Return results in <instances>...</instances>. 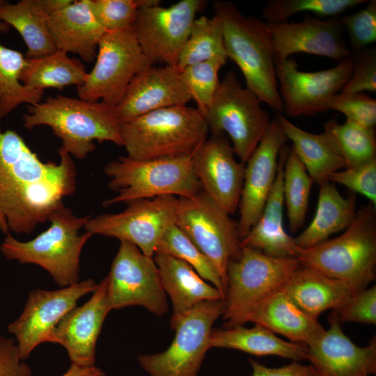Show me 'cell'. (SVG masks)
I'll return each mask as SVG.
<instances>
[{
	"instance_id": "6da1fadb",
	"label": "cell",
	"mask_w": 376,
	"mask_h": 376,
	"mask_svg": "<svg viewBox=\"0 0 376 376\" xmlns=\"http://www.w3.org/2000/svg\"><path fill=\"white\" fill-rule=\"evenodd\" d=\"M42 162L16 131L0 127V230L30 234L77 188L71 156Z\"/></svg>"
},
{
	"instance_id": "7a4b0ae2",
	"label": "cell",
	"mask_w": 376,
	"mask_h": 376,
	"mask_svg": "<svg viewBox=\"0 0 376 376\" xmlns=\"http://www.w3.org/2000/svg\"><path fill=\"white\" fill-rule=\"evenodd\" d=\"M27 108L22 115L23 126L28 130L49 126L61 140V148L78 159L95 149L94 141L123 146L120 124L113 109L102 102L56 95Z\"/></svg>"
},
{
	"instance_id": "3957f363",
	"label": "cell",
	"mask_w": 376,
	"mask_h": 376,
	"mask_svg": "<svg viewBox=\"0 0 376 376\" xmlns=\"http://www.w3.org/2000/svg\"><path fill=\"white\" fill-rule=\"evenodd\" d=\"M221 20L228 58L240 69L246 86L259 100L279 113L283 104L278 89L273 47L266 22L243 14L227 1L213 3Z\"/></svg>"
},
{
	"instance_id": "277c9868",
	"label": "cell",
	"mask_w": 376,
	"mask_h": 376,
	"mask_svg": "<svg viewBox=\"0 0 376 376\" xmlns=\"http://www.w3.org/2000/svg\"><path fill=\"white\" fill-rule=\"evenodd\" d=\"M208 131L199 111L187 105L163 108L120 124L123 146L136 159L192 156Z\"/></svg>"
},
{
	"instance_id": "5b68a950",
	"label": "cell",
	"mask_w": 376,
	"mask_h": 376,
	"mask_svg": "<svg viewBox=\"0 0 376 376\" xmlns=\"http://www.w3.org/2000/svg\"><path fill=\"white\" fill-rule=\"evenodd\" d=\"M91 216L77 217L58 205L50 214L49 227L30 241L22 242L8 233L0 246L1 253L10 260L35 264L49 272L61 287L79 281L80 255L92 235L79 234Z\"/></svg>"
},
{
	"instance_id": "8992f818",
	"label": "cell",
	"mask_w": 376,
	"mask_h": 376,
	"mask_svg": "<svg viewBox=\"0 0 376 376\" xmlns=\"http://www.w3.org/2000/svg\"><path fill=\"white\" fill-rule=\"evenodd\" d=\"M300 265L349 285L356 293L376 277V206L357 210L350 226L340 236L308 249H299Z\"/></svg>"
},
{
	"instance_id": "52a82bcc",
	"label": "cell",
	"mask_w": 376,
	"mask_h": 376,
	"mask_svg": "<svg viewBox=\"0 0 376 376\" xmlns=\"http://www.w3.org/2000/svg\"><path fill=\"white\" fill-rule=\"evenodd\" d=\"M191 157L136 159L120 156L110 161L104 171L109 178V188L118 194L102 205L162 196L196 195L202 188L194 174Z\"/></svg>"
},
{
	"instance_id": "ba28073f",
	"label": "cell",
	"mask_w": 376,
	"mask_h": 376,
	"mask_svg": "<svg viewBox=\"0 0 376 376\" xmlns=\"http://www.w3.org/2000/svg\"><path fill=\"white\" fill-rule=\"evenodd\" d=\"M299 265L297 258H272L242 246L240 257L227 266L224 328L248 322L257 306L282 288Z\"/></svg>"
},
{
	"instance_id": "9c48e42d",
	"label": "cell",
	"mask_w": 376,
	"mask_h": 376,
	"mask_svg": "<svg viewBox=\"0 0 376 376\" xmlns=\"http://www.w3.org/2000/svg\"><path fill=\"white\" fill-rule=\"evenodd\" d=\"M258 97L243 87L234 72L220 81L204 118L211 133L227 134L234 154L246 163L266 132L271 120Z\"/></svg>"
},
{
	"instance_id": "30bf717a",
	"label": "cell",
	"mask_w": 376,
	"mask_h": 376,
	"mask_svg": "<svg viewBox=\"0 0 376 376\" xmlns=\"http://www.w3.org/2000/svg\"><path fill=\"white\" fill-rule=\"evenodd\" d=\"M151 65L133 26L106 32L99 42L94 67L87 72L84 84L77 87L78 97L100 100L114 109L134 77Z\"/></svg>"
},
{
	"instance_id": "8fae6325",
	"label": "cell",
	"mask_w": 376,
	"mask_h": 376,
	"mask_svg": "<svg viewBox=\"0 0 376 376\" xmlns=\"http://www.w3.org/2000/svg\"><path fill=\"white\" fill-rule=\"evenodd\" d=\"M175 224L213 263L227 290L228 264L242 249L237 221L201 190L178 197Z\"/></svg>"
},
{
	"instance_id": "7c38bea8",
	"label": "cell",
	"mask_w": 376,
	"mask_h": 376,
	"mask_svg": "<svg viewBox=\"0 0 376 376\" xmlns=\"http://www.w3.org/2000/svg\"><path fill=\"white\" fill-rule=\"evenodd\" d=\"M225 308L223 299L195 306L175 326L174 339L165 351L138 356L141 367L150 376H197L210 349L212 325Z\"/></svg>"
},
{
	"instance_id": "4fadbf2b",
	"label": "cell",
	"mask_w": 376,
	"mask_h": 376,
	"mask_svg": "<svg viewBox=\"0 0 376 376\" xmlns=\"http://www.w3.org/2000/svg\"><path fill=\"white\" fill-rule=\"evenodd\" d=\"M159 2L148 0L141 6L133 27L141 50L152 65L161 63L176 68L196 14L206 3L181 0L163 7Z\"/></svg>"
},
{
	"instance_id": "5bb4252c",
	"label": "cell",
	"mask_w": 376,
	"mask_h": 376,
	"mask_svg": "<svg viewBox=\"0 0 376 376\" xmlns=\"http://www.w3.org/2000/svg\"><path fill=\"white\" fill-rule=\"evenodd\" d=\"M122 212L90 217L84 228L93 235L114 237L153 257L166 230L175 222L178 197L162 196L127 203Z\"/></svg>"
},
{
	"instance_id": "9a60e30c",
	"label": "cell",
	"mask_w": 376,
	"mask_h": 376,
	"mask_svg": "<svg viewBox=\"0 0 376 376\" xmlns=\"http://www.w3.org/2000/svg\"><path fill=\"white\" fill-rule=\"evenodd\" d=\"M107 283L110 310L140 306L161 316L168 311L166 295L153 257L121 241L111 263Z\"/></svg>"
},
{
	"instance_id": "2e32d148",
	"label": "cell",
	"mask_w": 376,
	"mask_h": 376,
	"mask_svg": "<svg viewBox=\"0 0 376 376\" xmlns=\"http://www.w3.org/2000/svg\"><path fill=\"white\" fill-rule=\"evenodd\" d=\"M274 65L283 112L293 118L327 111L329 100L342 91L352 70L351 55L315 72L299 70L294 58L274 61Z\"/></svg>"
},
{
	"instance_id": "e0dca14e",
	"label": "cell",
	"mask_w": 376,
	"mask_h": 376,
	"mask_svg": "<svg viewBox=\"0 0 376 376\" xmlns=\"http://www.w3.org/2000/svg\"><path fill=\"white\" fill-rule=\"evenodd\" d=\"M97 283L88 279L56 290H32L19 317L8 326L16 338L21 358L27 359L39 344L47 338L61 321L76 307L79 299L93 292Z\"/></svg>"
},
{
	"instance_id": "ac0fdd59",
	"label": "cell",
	"mask_w": 376,
	"mask_h": 376,
	"mask_svg": "<svg viewBox=\"0 0 376 376\" xmlns=\"http://www.w3.org/2000/svg\"><path fill=\"white\" fill-rule=\"evenodd\" d=\"M191 162L202 190L228 214H234L239 207L245 164L235 159L226 134L211 133Z\"/></svg>"
},
{
	"instance_id": "d6986e66",
	"label": "cell",
	"mask_w": 376,
	"mask_h": 376,
	"mask_svg": "<svg viewBox=\"0 0 376 376\" xmlns=\"http://www.w3.org/2000/svg\"><path fill=\"white\" fill-rule=\"evenodd\" d=\"M288 139L275 118L245 163L243 187L239 203L238 232L241 240L261 215L273 188L280 151Z\"/></svg>"
},
{
	"instance_id": "ffe728a7",
	"label": "cell",
	"mask_w": 376,
	"mask_h": 376,
	"mask_svg": "<svg viewBox=\"0 0 376 376\" xmlns=\"http://www.w3.org/2000/svg\"><path fill=\"white\" fill-rule=\"evenodd\" d=\"M274 61L306 53L340 61L352 54L343 36L339 17L320 18L305 15L299 22H266Z\"/></svg>"
},
{
	"instance_id": "44dd1931",
	"label": "cell",
	"mask_w": 376,
	"mask_h": 376,
	"mask_svg": "<svg viewBox=\"0 0 376 376\" xmlns=\"http://www.w3.org/2000/svg\"><path fill=\"white\" fill-rule=\"evenodd\" d=\"M191 100L176 68L151 65L134 77L113 111L122 124L153 111L187 105Z\"/></svg>"
},
{
	"instance_id": "7402d4cb",
	"label": "cell",
	"mask_w": 376,
	"mask_h": 376,
	"mask_svg": "<svg viewBox=\"0 0 376 376\" xmlns=\"http://www.w3.org/2000/svg\"><path fill=\"white\" fill-rule=\"evenodd\" d=\"M329 327L308 345L307 359L320 376H369L376 373V338L365 347L354 344L343 332L331 311Z\"/></svg>"
},
{
	"instance_id": "603a6c76",
	"label": "cell",
	"mask_w": 376,
	"mask_h": 376,
	"mask_svg": "<svg viewBox=\"0 0 376 376\" xmlns=\"http://www.w3.org/2000/svg\"><path fill=\"white\" fill-rule=\"evenodd\" d=\"M107 276L97 283L88 301L67 313L49 334L47 342L61 345L71 363L93 366L95 346L104 321L111 311L107 303Z\"/></svg>"
},
{
	"instance_id": "cb8c5ba5",
	"label": "cell",
	"mask_w": 376,
	"mask_h": 376,
	"mask_svg": "<svg viewBox=\"0 0 376 376\" xmlns=\"http://www.w3.org/2000/svg\"><path fill=\"white\" fill-rule=\"evenodd\" d=\"M290 149L286 144L281 148L272 191L261 215L241 240V244L272 258L297 259L299 248L296 245L294 237L285 232L283 224V169Z\"/></svg>"
},
{
	"instance_id": "d4e9b609",
	"label": "cell",
	"mask_w": 376,
	"mask_h": 376,
	"mask_svg": "<svg viewBox=\"0 0 376 376\" xmlns=\"http://www.w3.org/2000/svg\"><path fill=\"white\" fill-rule=\"evenodd\" d=\"M47 23L57 50L78 54L86 62L95 59L99 42L107 31L93 13L91 0L73 1L48 15Z\"/></svg>"
},
{
	"instance_id": "484cf974",
	"label": "cell",
	"mask_w": 376,
	"mask_h": 376,
	"mask_svg": "<svg viewBox=\"0 0 376 376\" xmlns=\"http://www.w3.org/2000/svg\"><path fill=\"white\" fill-rule=\"evenodd\" d=\"M162 285L171 299L173 313L170 320L174 329L180 320L199 303L224 299L221 292L207 283L185 262L172 256L156 253L153 256Z\"/></svg>"
},
{
	"instance_id": "4316f807",
	"label": "cell",
	"mask_w": 376,
	"mask_h": 376,
	"mask_svg": "<svg viewBox=\"0 0 376 376\" xmlns=\"http://www.w3.org/2000/svg\"><path fill=\"white\" fill-rule=\"evenodd\" d=\"M283 288L301 311L317 320L327 309L341 308L357 294L346 283L301 265Z\"/></svg>"
},
{
	"instance_id": "83f0119b",
	"label": "cell",
	"mask_w": 376,
	"mask_h": 376,
	"mask_svg": "<svg viewBox=\"0 0 376 376\" xmlns=\"http://www.w3.org/2000/svg\"><path fill=\"white\" fill-rule=\"evenodd\" d=\"M249 322L281 334L292 343L307 346L325 330L317 319L305 313L290 299L283 287L257 306Z\"/></svg>"
},
{
	"instance_id": "f1b7e54d",
	"label": "cell",
	"mask_w": 376,
	"mask_h": 376,
	"mask_svg": "<svg viewBox=\"0 0 376 376\" xmlns=\"http://www.w3.org/2000/svg\"><path fill=\"white\" fill-rule=\"evenodd\" d=\"M320 186L315 216L308 227L296 237L300 249L315 246L338 232L345 230L352 223L357 212L356 194L343 196L334 184L327 181Z\"/></svg>"
},
{
	"instance_id": "f546056e",
	"label": "cell",
	"mask_w": 376,
	"mask_h": 376,
	"mask_svg": "<svg viewBox=\"0 0 376 376\" xmlns=\"http://www.w3.org/2000/svg\"><path fill=\"white\" fill-rule=\"evenodd\" d=\"M210 348L238 350L255 356H279L299 361L307 359L308 346L281 339L267 329L255 324L252 328L239 325L231 328L212 329Z\"/></svg>"
},
{
	"instance_id": "4dcf8cb0",
	"label": "cell",
	"mask_w": 376,
	"mask_h": 376,
	"mask_svg": "<svg viewBox=\"0 0 376 376\" xmlns=\"http://www.w3.org/2000/svg\"><path fill=\"white\" fill-rule=\"evenodd\" d=\"M276 118L315 183L320 185L327 182L331 173L346 167L343 157L324 132L318 134L310 133L280 113Z\"/></svg>"
},
{
	"instance_id": "1f68e13d",
	"label": "cell",
	"mask_w": 376,
	"mask_h": 376,
	"mask_svg": "<svg viewBox=\"0 0 376 376\" xmlns=\"http://www.w3.org/2000/svg\"><path fill=\"white\" fill-rule=\"evenodd\" d=\"M86 75V68L79 60L56 50L47 55L26 58V65L19 80L27 88L44 91L48 88L63 89L71 85L80 86Z\"/></svg>"
},
{
	"instance_id": "d6a6232c",
	"label": "cell",
	"mask_w": 376,
	"mask_h": 376,
	"mask_svg": "<svg viewBox=\"0 0 376 376\" xmlns=\"http://www.w3.org/2000/svg\"><path fill=\"white\" fill-rule=\"evenodd\" d=\"M47 16L37 0H22L15 3L0 1V20L13 26L21 35L27 47L28 58L57 50L48 30Z\"/></svg>"
},
{
	"instance_id": "836d02e7",
	"label": "cell",
	"mask_w": 376,
	"mask_h": 376,
	"mask_svg": "<svg viewBox=\"0 0 376 376\" xmlns=\"http://www.w3.org/2000/svg\"><path fill=\"white\" fill-rule=\"evenodd\" d=\"M9 26L0 20V33L7 31ZM26 65V58L22 52L0 42V118L21 104L33 105L42 100L44 91L27 88L19 80Z\"/></svg>"
},
{
	"instance_id": "e575fe53",
	"label": "cell",
	"mask_w": 376,
	"mask_h": 376,
	"mask_svg": "<svg viewBox=\"0 0 376 376\" xmlns=\"http://www.w3.org/2000/svg\"><path fill=\"white\" fill-rule=\"evenodd\" d=\"M214 58L228 59L221 22L215 15L211 18L203 15L194 20L176 68L180 71L188 65Z\"/></svg>"
},
{
	"instance_id": "d590c367",
	"label": "cell",
	"mask_w": 376,
	"mask_h": 376,
	"mask_svg": "<svg viewBox=\"0 0 376 376\" xmlns=\"http://www.w3.org/2000/svg\"><path fill=\"white\" fill-rule=\"evenodd\" d=\"M323 127L345 161V168L358 166L376 159L375 130L348 121L340 124L334 119L324 123Z\"/></svg>"
},
{
	"instance_id": "8d00e7d4",
	"label": "cell",
	"mask_w": 376,
	"mask_h": 376,
	"mask_svg": "<svg viewBox=\"0 0 376 376\" xmlns=\"http://www.w3.org/2000/svg\"><path fill=\"white\" fill-rule=\"evenodd\" d=\"M313 183L291 146L284 164L283 192L292 233L297 231L304 224Z\"/></svg>"
},
{
	"instance_id": "74e56055",
	"label": "cell",
	"mask_w": 376,
	"mask_h": 376,
	"mask_svg": "<svg viewBox=\"0 0 376 376\" xmlns=\"http://www.w3.org/2000/svg\"><path fill=\"white\" fill-rule=\"evenodd\" d=\"M156 253H166L187 263L201 278L217 288L225 300L226 289L217 268L175 224L166 230Z\"/></svg>"
},
{
	"instance_id": "f35d334b",
	"label": "cell",
	"mask_w": 376,
	"mask_h": 376,
	"mask_svg": "<svg viewBox=\"0 0 376 376\" xmlns=\"http://www.w3.org/2000/svg\"><path fill=\"white\" fill-rule=\"evenodd\" d=\"M367 0H269L262 11L267 23L278 24L299 13H312L319 17H333L345 10L367 3Z\"/></svg>"
},
{
	"instance_id": "ab89813d",
	"label": "cell",
	"mask_w": 376,
	"mask_h": 376,
	"mask_svg": "<svg viewBox=\"0 0 376 376\" xmlns=\"http://www.w3.org/2000/svg\"><path fill=\"white\" fill-rule=\"evenodd\" d=\"M226 61L224 58H214L188 65L180 70L182 82L191 100L196 102V108L203 117L219 87V71Z\"/></svg>"
},
{
	"instance_id": "60d3db41",
	"label": "cell",
	"mask_w": 376,
	"mask_h": 376,
	"mask_svg": "<svg viewBox=\"0 0 376 376\" xmlns=\"http://www.w3.org/2000/svg\"><path fill=\"white\" fill-rule=\"evenodd\" d=\"M148 0H91L93 13L104 29L116 31L132 26L139 8Z\"/></svg>"
},
{
	"instance_id": "b9f144b4",
	"label": "cell",
	"mask_w": 376,
	"mask_h": 376,
	"mask_svg": "<svg viewBox=\"0 0 376 376\" xmlns=\"http://www.w3.org/2000/svg\"><path fill=\"white\" fill-rule=\"evenodd\" d=\"M327 109L342 113L346 121L366 129L376 126V100L363 93H338L327 104Z\"/></svg>"
},
{
	"instance_id": "7bdbcfd3",
	"label": "cell",
	"mask_w": 376,
	"mask_h": 376,
	"mask_svg": "<svg viewBox=\"0 0 376 376\" xmlns=\"http://www.w3.org/2000/svg\"><path fill=\"white\" fill-rule=\"evenodd\" d=\"M348 36L352 52L368 47L376 40V1H368L366 7L353 14L340 17Z\"/></svg>"
},
{
	"instance_id": "ee69618b",
	"label": "cell",
	"mask_w": 376,
	"mask_h": 376,
	"mask_svg": "<svg viewBox=\"0 0 376 376\" xmlns=\"http://www.w3.org/2000/svg\"><path fill=\"white\" fill-rule=\"evenodd\" d=\"M328 181L340 184L354 194L367 198L376 206V159L355 167H347L329 175Z\"/></svg>"
},
{
	"instance_id": "f6af8a7d",
	"label": "cell",
	"mask_w": 376,
	"mask_h": 376,
	"mask_svg": "<svg viewBox=\"0 0 376 376\" xmlns=\"http://www.w3.org/2000/svg\"><path fill=\"white\" fill-rule=\"evenodd\" d=\"M352 75L341 93L376 91V48L366 47L352 52Z\"/></svg>"
},
{
	"instance_id": "bcb514c9",
	"label": "cell",
	"mask_w": 376,
	"mask_h": 376,
	"mask_svg": "<svg viewBox=\"0 0 376 376\" xmlns=\"http://www.w3.org/2000/svg\"><path fill=\"white\" fill-rule=\"evenodd\" d=\"M333 311L340 324L352 322L375 324L376 285L360 291L345 306Z\"/></svg>"
},
{
	"instance_id": "7dc6e473",
	"label": "cell",
	"mask_w": 376,
	"mask_h": 376,
	"mask_svg": "<svg viewBox=\"0 0 376 376\" xmlns=\"http://www.w3.org/2000/svg\"><path fill=\"white\" fill-rule=\"evenodd\" d=\"M24 361L16 340L0 336V376H31L32 370Z\"/></svg>"
},
{
	"instance_id": "c3c4849f",
	"label": "cell",
	"mask_w": 376,
	"mask_h": 376,
	"mask_svg": "<svg viewBox=\"0 0 376 376\" xmlns=\"http://www.w3.org/2000/svg\"><path fill=\"white\" fill-rule=\"evenodd\" d=\"M249 361L253 369L251 376H306L313 368L312 366L303 365L298 361L279 368L267 367L253 359H249Z\"/></svg>"
},
{
	"instance_id": "681fc988",
	"label": "cell",
	"mask_w": 376,
	"mask_h": 376,
	"mask_svg": "<svg viewBox=\"0 0 376 376\" xmlns=\"http://www.w3.org/2000/svg\"><path fill=\"white\" fill-rule=\"evenodd\" d=\"M61 376H105V373L95 365L81 366L71 363L68 370Z\"/></svg>"
},
{
	"instance_id": "f907efd6",
	"label": "cell",
	"mask_w": 376,
	"mask_h": 376,
	"mask_svg": "<svg viewBox=\"0 0 376 376\" xmlns=\"http://www.w3.org/2000/svg\"><path fill=\"white\" fill-rule=\"evenodd\" d=\"M72 1V0H37L38 4L47 15L65 8Z\"/></svg>"
},
{
	"instance_id": "816d5d0a",
	"label": "cell",
	"mask_w": 376,
	"mask_h": 376,
	"mask_svg": "<svg viewBox=\"0 0 376 376\" xmlns=\"http://www.w3.org/2000/svg\"><path fill=\"white\" fill-rule=\"evenodd\" d=\"M306 376H320L317 371L313 367L312 370L308 373Z\"/></svg>"
}]
</instances>
